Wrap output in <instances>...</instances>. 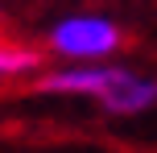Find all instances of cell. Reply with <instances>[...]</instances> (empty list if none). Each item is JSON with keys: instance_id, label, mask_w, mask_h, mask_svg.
<instances>
[{"instance_id": "cell-3", "label": "cell", "mask_w": 157, "mask_h": 153, "mask_svg": "<svg viewBox=\"0 0 157 153\" xmlns=\"http://www.w3.org/2000/svg\"><path fill=\"white\" fill-rule=\"evenodd\" d=\"M157 104V79H149V75H136V71H120L116 75V83H112V91H108V99H103V112H112V116H141V112H149V108Z\"/></svg>"}, {"instance_id": "cell-1", "label": "cell", "mask_w": 157, "mask_h": 153, "mask_svg": "<svg viewBox=\"0 0 157 153\" xmlns=\"http://www.w3.org/2000/svg\"><path fill=\"white\" fill-rule=\"evenodd\" d=\"M120 25L99 13H75L50 25V50L66 62H99L120 50Z\"/></svg>"}, {"instance_id": "cell-2", "label": "cell", "mask_w": 157, "mask_h": 153, "mask_svg": "<svg viewBox=\"0 0 157 153\" xmlns=\"http://www.w3.org/2000/svg\"><path fill=\"white\" fill-rule=\"evenodd\" d=\"M120 71H124V66L103 62V58L99 62H66V66L46 71L37 83H33V91H37V95H83V99L103 104Z\"/></svg>"}, {"instance_id": "cell-4", "label": "cell", "mask_w": 157, "mask_h": 153, "mask_svg": "<svg viewBox=\"0 0 157 153\" xmlns=\"http://www.w3.org/2000/svg\"><path fill=\"white\" fill-rule=\"evenodd\" d=\"M41 66V54L29 46H4L0 41V79H21V75H33Z\"/></svg>"}]
</instances>
